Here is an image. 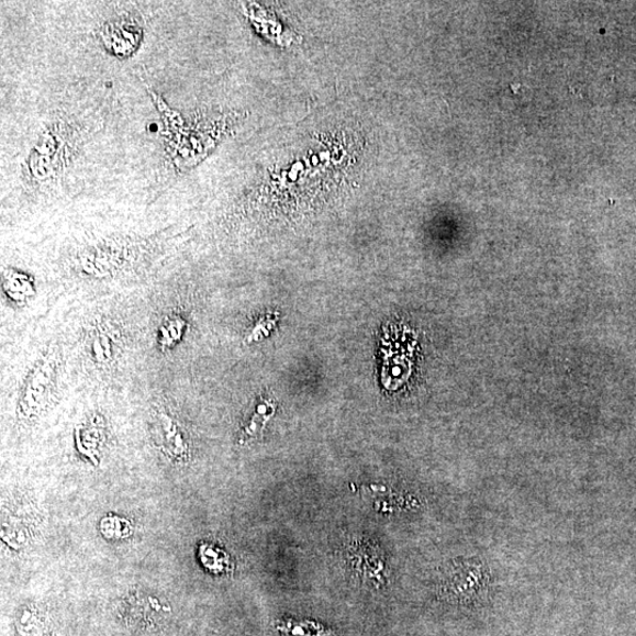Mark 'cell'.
<instances>
[{"label": "cell", "mask_w": 636, "mask_h": 636, "mask_svg": "<svg viewBox=\"0 0 636 636\" xmlns=\"http://www.w3.org/2000/svg\"><path fill=\"white\" fill-rule=\"evenodd\" d=\"M186 328L185 320L179 316H172L161 324L159 332L160 346L165 349L172 347L176 342L181 339Z\"/></svg>", "instance_id": "cell-9"}, {"label": "cell", "mask_w": 636, "mask_h": 636, "mask_svg": "<svg viewBox=\"0 0 636 636\" xmlns=\"http://www.w3.org/2000/svg\"><path fill=\"white\" fill-rule=\"evenodd\" d=\"M275 322L276 320H272L270 316H268L266 320L259 321L248 337L249 344H252L254 341H259L266 337L274 328Z\"/></svg>", "instance_id": "cell-10"}, {"label": "cell", "mask_w": 636, "mask_h": 636, "mask_svg": "<svg viewBox=\"0 0 636 636\" xmlns=\"http://www.w3.org/2000/svg\"><path fill=\"white\" fill-rule=\"evenodd\" d=\"M153 244L121 237L96 242L75 254L71 268L89 280H112L138 266Z\"/></svg>", "instance_id": "cell-1"}, {"label": "cell", "mask_w": 636, "mask_h": 636, "mask_svg": "<svg viewBox=\"0 0 636 636\" xmlns=\"http://www.w3.org/2000/svg\"><path fill=\"white\" fill-rule=\"evenodd\" d=\"M3 289L14 303L23 304L35 295L34 281L23 272L8 269L3 272Z\"/></svg>", "instance_id": "cell-7"}, {"label": "cell", "mask_w": 636, "mask_h": 636, "mask_svg": "<svg viewBox=\"0 0 636 636\" xmlns=\"http://www.w3.org/2000/svg\"><path fill=\"white\" fill-rule=\"evenodd\" d=\"M159 423L168 453L174 459L185 460L188 455V444L181 427L166 413L159 414Z\"/></svg>", "instance_id": "cell-6"}, {"label": "cell", "mask_w": 636, "mask_h": 636, "mask_svg": "<svg viewBox=\"0 0 636 636\" xmlns=\"http://www.w3.org/2000/svg\"><path fill=\"white\" fill-rule=\"evenodd\" d=\"M275 413V404L271 401H263L258 403L256 411L250 420L249 426L243 431L241 443L256 437L266 427L267 422Z\"/></svg>", "instance_id": "cell-8"}, {"label": "cell", "mask_w": 636, "mask_h": 636, "mask_svg": "<svg viewBox=\"0 0 636 636\" xmlns=\"http://www.w3.org/2000/svg\"><path fill=\"white\" fill-rule=\"evenodd\" d=\"M70 136L72 133L64 123H55L45 130L27 160L32 181H51L63 171L72 155L74 140Z\"/></svg>", "instance_id": "cell-3"}, {"label": "cell", "mask_w": 636, "mask_h": 636, "mask_svg": "<svg viewBox=\"0 0 636 636\" xmlns=\"http://www.w3.org/2000/svg\"><path fill=\"white\" fill-rule=\"evenodd\" d=\"M100 37L107 51L112 55L129 57L137 51L143 37V30L135 19L121 18L103 25Z\"/></svg>", "instance_id": "cell-5"}, {"label": "cell", "mask_w": 636, "mask_h": 636, "mask_svg": "<svg viewBox=\"0 0 636 636\" xmlns=\"http://www.w3.org/2000/svg\"><path fill=\"white\" fill-rule=\"evenodd\" d=\"M85 350L93 366L111 368L119 361L122 350L120 330L110 321H94L86 334Z\"/></svg>", "instance_id": "cell-4"}, {"label": "cell", "mask_w": 636, "mask_h": 636, "mask_svg": "<svg viewBox=\"0 0 636 636\" xmlns=\"http://www.w3.org/2000/svg\"><path fill=\"white\" fill-rule=\"evenodd\" d=\"M60 355L56 348H47L27 370L19 397V414L34 420L51 405L59 381Z\"/></svg>", "instance_id": "cell-2"}]
</instances>
